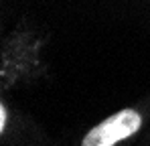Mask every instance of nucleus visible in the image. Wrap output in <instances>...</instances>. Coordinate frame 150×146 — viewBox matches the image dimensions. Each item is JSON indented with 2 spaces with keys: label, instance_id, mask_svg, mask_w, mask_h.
Masks as SVG:
<instances>
[{
  "label": "nucleus",
  "instance_id": "obj_1",
  "mask_svg": "<svg viewBox=\"0 0 150 146\" xmlns=\"http://www.w3.org/2000/svg\"><path fill=\"white\" fill-rule=\"evenodd\" d=\"M140 126H142V116L136 110H122L98 124L96 128H91L85 134L81 146H114L116 142L136 134Z\"/></svg>",
  "mask_w": 150,
  "mask_h": 146
},
{
  "label": "nucleus",
  "instance_id": "obj_2",
  "mask_svg": "<svg viewBox=\"0 0 150 146\" xmlns=\"http://www.w3.org/2000/svg\"><path fill=\"white\" fill-rule=\"evenodd\" d=\"M4 126H6V108L0 103V134H2Z\"/></svg>",
  "mask_w": 150,
  "mask_h": 146
}]
</instances>
